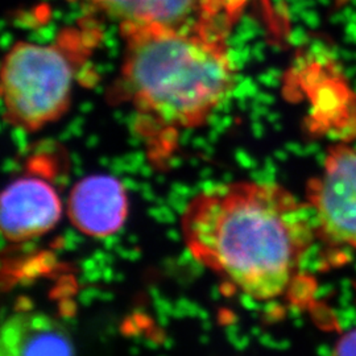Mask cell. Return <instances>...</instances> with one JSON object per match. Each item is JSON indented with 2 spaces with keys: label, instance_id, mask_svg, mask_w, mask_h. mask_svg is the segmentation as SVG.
Here are the masks:
<instances>
[{
  "label": "cell",
  "instance_id": "6da1fadb",
  "mask_svg": "<svg viewBox=\"0 0 356 356\" xmlns=\"http://www.w3.org/2000/svg\"><path fill=\"white\" fill-rule=\"evenodd\" d=\"M179 225L191 256L256 301L289 292L318 239L307 202L272 182L204 189L185 207Z\"/></svg>",
  "mask_w": 356,
  "mask_h": 356
},
{
  "label": "cell",
  "instance_id": "7a4b0ae2",
  "mask_svg": "<svg viewBox=\"0 0 356 356\" xmlns=\"http://www.w3.org/2000/svg\"><path fill=\"white\" fill-rule=\"evenodd\" d=\"M122 82L140 116L177 131L201 126L234 91L220 24L123 28Z\"/></svg>",
  "mask_w": 356,
  "mask_h": 356
},
{
  "label": "cell",
  "instance_id": "3957f363",
  "mask_svg": "<svg viewBox=\"0 0 356 356\" xmlns=\"http://www.w3.org/2000/svg\"><path fill=\"white\" fill-rule=\"evenodd\" d=\"M98 38L91 26L72 28L51 44L17 42L6 56L1 95L13 127L38 131L67 110L74 79Z\"/></svg>",
  "mask_w": 356,
  "mask_h": 356
},
{
  "label": "cell",
  "instance_id": "277c9868",
  "mask_svg": "<svg viewBox=\"0 0 356 356\" xmlns=\"http://www.w3.org/2000/svg\"><path fill=\"white\" fill-rule=\"evenodd\" d=\"M306 202L314 218L318 241L356 252V148H329L318 176L306 186Z\"/></svg>",
  "mask_w": 356,
  "mask_h": 356
},
{
  "label": "cell",
  "instance_id": "5b68a950",
  "mask_svg": "<svg viewBox=\"0 0 356 356\" xmlns=\"http://www.w3.org/2000/svg\"><path fill=\"white\" fill-rule=\"evenodd\" d=\"M89 13L132 26L189 28L219 23L222 0H70Z\"/></svg>",
  "mask_w": 356,
  "mask_h": 356
},
{
  "label": "cell",
  "instance_id": "8992f818",
  "mask_svg": "<svg viewBox=\"0 0 356 356\" xmlns=\"http://www.w3.org/2000/svg\"><path fill=\"white\" fill-rule=\"evenodd\" d=\"M61 214L57 191L42 178H17L1 194L0 227L8 242H26L45 235L56 227Z\"/></svg>",
  "mask_w": 356,
  "mask_h": 356
},
{
  "label": "cell",
  "instance_id": "52a82bcc",
  "mask_svg": "<svg viewBox=\"0 0 356 356\" xmlns=\"http://www.w3.org/2000/svg\"><path fill=\"white\" fill-rule=\"evenodd\" d=\"M67 216L73 226L88 236H111L127 220V191L110 175L82 178L69 194Z\"/></svg>",
  "mask_w": 356,
  "mask_h": 356
},
{
  "label": "cell",
  "instance_id": "ba28073f",
  "mask_svg": "<svg viewBox=\"0 0 356 356\" xmlns=\"http://www.w3.org/2000/svg\"><path fill=\"white\" fill-rule=\"evenodd\" d=\"M0 356H76L64 323L38 310H22L1 325Z\"/></svg>",
  "mask_w": 356,
  "mask_h": 356
},
{
  "label": "cell",
  "instance_id": "9c48e42d",
  "mask_svg": "<svg viewBox=\"0 0 356 356\" xmlns=\"http://www.w3.org/2000/svg\"><path fill=\"white\" fill-rule=\"evenodd\" d=\"M332 356H356V329L344 332L338 339Z\"/></svg>",
  "mask_w": 356,
  "mask_h": 356
}]
</instances>
